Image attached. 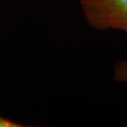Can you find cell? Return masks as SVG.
<instances>
[{"label":"cell","mask_w":127,"mask_h":127,"mask_svg":"<svg viewBox=\"0 0 127 127\" xmlns=\"http://www.w3.org/2000/svg\"><path fill=\"white\" fill-rule=\"evenodd\" d=\"M84 18L94 29L127 35V0H79Z\"/></svg>","instance_id":"cell-1"},{"label":"cell","mask_w":127,"mask_h":127,"mask_svg":"<svg viewBox=\"0 0 127 127\" xmlns=\"http://www.w3.org/2000/svg\"><path fill=\"white\" fill-rule=\"evenodd\" d=\"M113 78L116 82L127 84V59H120L115 63Z\"/></svg>","instance_id":"cell-2"},{"label":"cell","mask_w":127,"mask_h":127,"mask_svg":"<svg viewBox=\"0 0 127 127\" xmlns=\"http://www.w3.org/2000/svg\"><path fill=\"white\" fill-rule=\"evenodd\" d=\"M27 125L0 115V127H26Z\"/></svg>","instance_id":"cell-3"}]
</instances>
